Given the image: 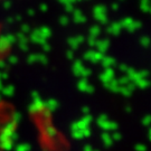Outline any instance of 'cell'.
Wrapping results in <instances>:
<instances>
[]
</instances>
